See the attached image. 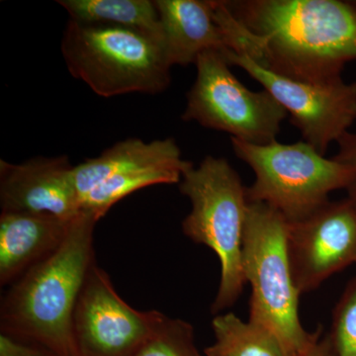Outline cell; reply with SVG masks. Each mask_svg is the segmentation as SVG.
Wrapping results in <instances>:
<instances>
[{"label":"cell","instance_id":"1","mask_svg":"<svg viewBox=\"0 0 356 356\" xmlns=\"http://www.w3.org/2000/svg\"><path fill=\"white\" fill-rule=\"evenodd\" d=\"M218 16L228 51L280 76L329 83L356 60V1L236 0Z\"/></svg>","mask_w":356,"mask_h":356},{"label":"cell","instance_id":"2","mask_svg":"<svg viewBox=\"0 0 356 356\" xmlns=\"http://www.w3.org/2000/svg\"><path fill=\"white\" fill-rule=\"evenodd\" d=\"M95 215L81 211L55 252L11 285L0 307L3 334L58 356H79L74 337L77 300L95 264Z\"/></svg>","mask_w":356,"mask_h":356},{"label":"cell","instance_id":"3","mask_svg":"<svg viewBox=\"0 0 356 356\" xmlns=\"http://www.w3.org/2000/svg\"><path fill=\"white\" fill-rule=\"evenodd\" d=\"M178 185L191 202L182 222L184 235L211 248L220 261L221 280L211 309L218 315L235 304L247 284L243 243L250 207L248 187L227 159L212 156L197 168L192 165Z\"/></svg>","mask_w":356,"mask_h":356},{"label":"cell","instance_id":"4","mask_svg":"<svg viewBox=\"0 0 356 356\" xmlns=\"http://www.w3.org/2000/svg\"><path fill=\"white\" fill-rule=\"evenodd\" d=\"M60 50L70 74L102 97L156 95L172 81L163 44L137 30L70 19Z\"/></svg>","mask_w":356,"mask_h":356},{"label":"cell","instance_id":"5","mask_svg":"<svg viewBox=\"0 0 356 356\" xmlns=\"http://www.w3.org/2000/svg\"><path fill=\"white\" fill-rule=\"evenodd\" d=\"M288 222L264 203L250 202L243 243V264L252 287L248 320L273 332L286 356H300L318 341L299 317L300 292L287 250Z\"/></svg>","mask_w":356,"mask_h":356},{"label":"cell","instance_id":"6","mask_svg":"<svg viewBox=\"0 0 356 356\" xmlns=\"http://www.w3.org/2000/svg\"><path fill=\"white\" fill-rule=\"evenodd\" d=\"M238 159L254 170L248 187L250 202L266 204L294 222L310 216L329 202L332 191L350 186V168L329 159L304 140L294 144L254 145L232 139Z\"/></svg>","mask_w":356,"mask_h":356},{"label":"cell","instance_id":"7","mask_svg":"<svg viewBox=\"0 0 356 356\" xmlns=\"http://www.w3.org/2000/svg\"><path fill=\"white\" fill-rule=\"evenodd\" d=\"M195 65L197 76L187 93L182 120L197 122L248 144L275 142L288 114L268 91L243 86L220 51H205Z\"/></svg>","mask_w":356,"mask_h":356},{"label":"cell","instance_id":"8","mask_svg":"<svg viewBox=\"0 0 356 356\" xmlns=\"http://www.w3.org/2000/svg\"><path fill=\"white\" fill-rule=\"evenodd\" d=\"M193 165L182 159L172 138L147 143L129 138L96 158L74 166L81 211L99 221L112 207L134 192L159 184H179Z\"/></svg>","mask_w":356,"mask_h":356},{"label":"cell","instance_id":"9","mask_svg":"<svg viewBox=\"0 0 356 356\" xmlns=\"http://www.w3.org/2000/svg\"><path fill=\"white\" fill-rule=\"evenodd\" d=\"M221 54L231 67L245 70L275 98L304 142L323 156L355 124L356 81L346 83L343 77L329 83L296 81L264 69L247 56L231 51Z\"/></svg>","mask_w":356,"mask_h":356},{"label":"cell","instance_id":"10","mask_svg":"<svg viewBox=\"0 0 356 356\" xmlns=\"http://www.w3.org/2000/svg\"><path fill=\"white\" fill-rule=\"evenodd\" d=\"M161 312L139 311L117 293L108 274L93 264L77 300L74 337L79 356H130Z\"/></svg>","mask_w":356,"mask_h":356},{"label":"cell","instance_id":"11","mask_svg":"<svg viewBox=\"0 0 356 356\" xmlns=\"http://www.w3.org/2000/svg\"><path fill=\"white\" fill-rule=\"evenodd\" d=\"M287 250L300 294L356 264V200L329 201L305 219L288 222Z\"/></svg>","mask_w":356,"mask_h":356},{"label":"cell","instance_id":"12","mask_svg":"<svg viewBox=\"0 0 356 356\" xmlns=\"http://www.w3.org/2000/svg\"><path fill=\"white\" fill-rule=\"evenodd\" d=\"M69 156L0 161L1 212L48 214L72 220L81 212Z\"/></svg>","mask_w":356,"mask_h":356},{"label":"cell","instance_id":"13","mask_svg":"<svg viewBox=\"0 0 356 356\" xmlns=\"http://www.w3.org/2000/svg\"><path fill=\"white\" fill-rule=\"evenodd\" d=\"M72 220L36 213L1 212V286L13 285L30 268L55 252L64 241Z\"/></svg>","mask_w":356,"mask_h":356},{"label":"cell","instance_id":"14","mask_svg":"<svg viewBox=\"0 0 356 356\" xmlns=\"http://www.w3.org/2000/svg\"><path fill=\"white\" fill-rule=\"evenodd\" d=\"M161 39L173 65L196 64L208 51H227L226 41L211 0H156Z\"/></svg>","mask_w":356,"mask_h":356},{"label":"cell","instance_id":"15","mask_svg":"<svg viewBox=\"0 0 356 356\" xmlns=\"http://www.w3.org/2000/svg\"><path fill=\"white\" fill-rule=\"evenodd\" d=\"M58 3L70 20L137 30L163 44L158 8L151 0H60Z\"/></svg>","mask_w":356,"mask_h":356},{"label":"cell","instance_id":"16","mask_svg":"<svg viewBox=\"0 0 356 356\" xmlns=\"http://www.w3.org/2000/svg\"><path fill=\"white\" fill-rule=\"evenodd\" d=\"M212 327L215 341L204 350L206 356H286L273 332L235 314H218Z\"/></svg>","mask_w":356,"mask_h":356},{"label":"cell","instance_id":"17","mask_svg":"<svg viewBox=\"0 0 356 356\" xmlns=\"http://www.w3.org/2000/svg\"><path fill=\"white\" fill-rule=\"evenodd\" d=\"M130 356H201L193 327L159 313L147 336Z\"/></svg>","mask_w":356,"mask_h":356},{"label":"cell","instance_id":"18","mask_svg":"<svg viewBox=\"0 0 356 356\" xmlns=\"http://www.w3.org/2000/svg\"><path fill=\"white\" fill-rule=\"evenodd\" d=\"M329 337L337 356H356V278L337 304Z\"/></svg>","mask_w":356,"mask_h":356},{"label":"cell","instance_id":"19","mask_svg":"<svg viewBox=\"0 0 356 356\" xmlns=\"http://www.w3.org/2000/svg\"><path fill=\"white\" fill-rule=\"evenodd\" d=\"M0 356H58L37 344L0 332Z\"/></svg>","mask_w":356,"mask_h":356},{"label":"cell","instance_id":"20","mask_svg":"<svg viewBox=\"0 0 356 356\" xmlns=\"http://www.w3.org/2000/svg\"><path fill=\"white\" fill-rule=\"evenodd\" d=\"M337 144L339 152L332 159L348 165L353 170V181L348 188V197L356 200V133L344 134Z\"/></svg>","mask_w":356,"mask_h":356},{"label":"cell","instance_id":"21","mask_svg":"<svg viewBox=\"0 0 356 356\" xmlns=\"http://www.w3.org/2000/svg\"><path fill=\"white\" fill-rule=\"evenodd\" d=\"M300 356H337L330 337H318L306 353Z\"/></svg>","mask_w":356,"mask_h":356}]
</instances>
